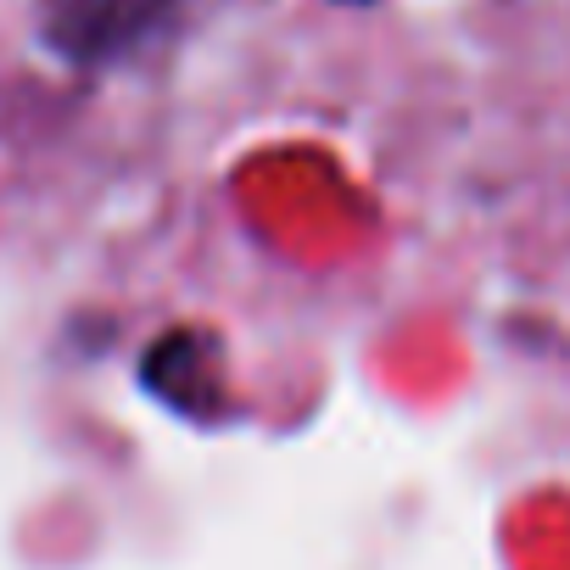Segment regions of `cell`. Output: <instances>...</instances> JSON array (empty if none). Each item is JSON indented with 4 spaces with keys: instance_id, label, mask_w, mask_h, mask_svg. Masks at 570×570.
<instances>
[{
    "instance_id": "7a4b0ae2",
    "label": "cell",
    "mask_w": 570,
    "mask_h": 570,
    "mask_svg": "<svg viewBox=\"0 0 570 570\" xmlns=\"http://www.w3.org/2000/svg\"><path fill=\"white\" fill-rule=\"evenodd\" d=\"M342 7H375V0H342Z\"/></svg>"
},
{
    "instance_id": "6da1fadb",
    "label": "cell",
    "mask_w": 570,
    "mask_h": 570,
    "mask_svg": "<svg viewBox=\"0 0 570 570\" xmlns=\"http://www.w3.org/2000/svg\"><path fill=\"white\" fill-rule=\"evenodd\" d=\"M179 23V0H40V46L85 73L157 51Z\"/></svg>"
}]
</instances>
